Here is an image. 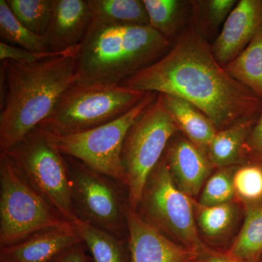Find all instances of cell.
<instances>
[{"label": "cell", "mask_w": 262, "mask_h": 262, "mask_svg": "<svg viewBox=\"0 0 262 262\" xmlns=\"http://www.w3.org/2000/svg\"><path fill=\"white\" fill-rule=\"evenodd\" d=\"M121 85L182 98L199 108L218 130L257 118L262 112L261 98L220 64L194 20L165 56Z\"/></svg>", "instance_id": "6da1fadb"}, {"label": "cell", "mask_w": 262, "mask_h": 262, "mask_svg": "<svg viewBox=\"0 0 262 262\" xmlns=\"http://www.w3.org/2000/svg\"><path fill=\"white\" fill-rule=\"evenodd\" d=\"M79 47L32 63L1 61L0 151H8L39 126L75 83Z\"/></svg>", "instance_id": "7a4b0ae2"}, {"label": "cell", "mask_w": 262, "mask_h": 262, "mask_svg": "<svg viewBox=\"0 0 262 262\" xmlns=\"http://www.w3.org/2000/svg\"><path fill=\"white\" fill-rule=\"evenodd\" d=\"M171 41L149 25H117L92 20L80 44L75 83L118 85L158 61Z\"/></svg>", "instance_id": "3957f363"}, {"label": "cell", "mask_w": 262, "mask_h": 262, "mask_svg": "<svg viewBox=\"0 0 262 262\" xmlns=\"http://www.w3.org/2000/svg\"><path fill=\"white\" fill-rule=\"evenodd\" d=\"M74 225L29 184L8 153H0V248L33 234Z\"/></svg>", "instance_id": "277c9868"}, {"label": "cell", "mask_w": 262, "mask_h": 262, "mask_svg": "<svg viewBox=\"0 0 262 262\" xmlns=\"http://www.w3.org/2000/svg\"><path fill=\"white\" fill-rule=\"evenodd\" d=\"M145 94L121 84L75 83L62 95L51 115L39 127L56 136L91 130L125 115Z\"/></svg>", "instance_id": "5b68a950"}, {"label": "cell", "mask_w": 262, "mask_h": 262, "mask_svg": "<svg viewBox=\"0 0 262 262\" xmlns=\"http://www.w3.org/2000/svg\"><path fill=\"white\" fill-rule=\"evenodd\" d=\"M179 131L160 94L129 129L122 146V162L126 177L127 203L132 209H137L148 177Z\"/></svg>", "instance_id": "8992f818"}, {"label": "cell", "mask_w": 262, "mask_h": 262, "mask_svg": "<svg viewBox=\"0 0 262 262\" xmlns=\"http://www.w3.org/2000/svg\"><path fill=\"white\" fill-rule=\"evenodd\" d=\"M194 201L177 187L163 157L146 180L136 211L170 239L200 253L208 246L196 229Z\"/></svg>", "instance_id": "52a82bcc"}, {"label": "cell", "mask_w": 262, "mask_h": 262, "mask_svg": "<svg viewBox=\"0 0 262 262\" xmlns=\"http://www.w3.org/2000/svg\"><path fill=\"white\" fill-rule=\"evenodd\" d=\"M158 95V93H146L140 102L125 115L101 126L71 135L56 136L48 133V136L65 156L82 162L126 187V177L122 162L125 136L133 124Z\"/></svg>", "instance_id": "ba28073f"}, {"label": "cell", "mask_w": 262, "mask_h": 262, "mask_svg": "<svg viewBox=\"0 0 262 262\" xmlns=\"http://www.w3.org/2000/svg\"><path fill=\"white\" fill-rule=\"evenodd\" d=\"M5 152L32 187L72 224L76 215L67 162L48 133L38 126Z\"/></svg>", "instance_id": "9c48e42d"}, {"label": "cell", "mask_w": 262, "mask_h": 262, "mask_svg": "<svg viewBox=\"0 0 262 262\" xmlns=\"http://www.w3.org/2000/svg\"><path fill=\"white\" fill-rule=\"evenodd\" d=\"M65 158L76 216L125 239L128 203L124 201L119 187L122 185L75 158Z\"/></svg>", "instance_id": "30bf717a"}, {"label": "cell", "mask_w": 262, "mask_h": 262, "mask_svg": "<svg viewBox=\"0 0 262 262\" xmlns=\"http://www.w3.org/2000/svg\"><path fill=\"white\" fill-rule=\"evenodd\" d=\"M126 220L130 262H193L199 254L165 235L128 205Z\"/></svg>", "instance_id": "8fae6325"}, {"label": "cell", "mask_w": 262, "mask_h": 262, "mask_svg": "<svg viewBox=\"0 0 262 262\" xmlns=\"http://www.w3.org/2000/svg\"><path fill=\"white\" fill-rule=\"evenodd\" d=\"M163 157L177 187L195 200L215 169L206 153L179 131L169 141Z\"/></svg>", "instance_id": "7c38bea8"}, {"label": "cell", "mask_w": 262, "mask_h": 262, "mask_svg": "<svg viewBox=\"0 0 262 262\" xmlns=\"http://www.w3.org/2000/svg\"><path fill=\"white\" fill-rule=\"evenodd\" d=\"M261 29L262 0L238 2L211 46L216 61L225 67L247 47Z\"/></svg>", "instance_id": "4fadbf2b"}, {"label": "cell", "mask_w": 262, "mask_h": 262, "mask_svg": "<svg viewBox=\"0 0 262 262\" xmlns=\"http://www.w3.org/2000/svg\"><path fill=\"white\" fill-rule=\"evenodd\" d=\"M93 15L88 1L53 0L49 26L44 34L51 53H61L83 40Z\"/></svg>", "instance_id": "5bb4252c"}, {"label": "cell", "mask_w": 262, "mask_h": 262, "mask_svg": "<svg viewBox=\"0 0 262 262\" xmlns=\"http://www.w3.org/2000/svg\"><path fill=\"white\" fill-rule=\"evenodd\" d=\"M81 243L75 227L42 231L0 248V262H53L66 250Z\"/></svg>", "instance_id": "9a60e30c"}, {"label": "cell", "mask_w": 262, "mask_h": 262, "mask_svg": "<svg viewBox=\"0 0 262 262\" xmlns=\"http://www.w3.org/2000/svg\"><path fill=\"white\" fill-rule=\"evenodd\" d=\"M244 215V206L237 200L209 206H202L194 201L198 233L203 242L211 248L230 239Z\"/></svg>", "instance_id": "2e32d148"}, {"label": "cell", "mask_w": 262, "mask_h": 262, "mask_svg": "<svg viewBox=\"0 0 262 262\" xmlns=\"http://www.w3.org/2000/svg\"><path fill=\"white\" fill-rule=\"evenodd\" d=\"M163 95L179 132L207 155L208 146L218 131L213 122L192 103L176 96Z\"/></svg>", "instance_id": "e0dca14e"}, {"label": "cell", "mask_w": 262, "mask_h": 262, "mask_svg": "<svg viewBox=\"0 0 262 262\" xmlns=\"http://www.w3.org/2000/svg\"><path fill=\"white\" fill-rule=\"evenodd\" d=\"M257 119L241 120L217 131L207 151V156L215 169L246 163L245 144Z\"/></svg>", "instance_id": "ac0fdd59"}, {"label": "cell", "mask_w": 262, "mask_h": 262, "mask_svg": "<svg viewBox=\"0 0 262 262\" xmlns=\"http://www.w3.org/2000/svg\"><path fill=\"white\" fill-rule=\"evenodd\" d=\"M244 220L227 252L246 262H261L262 200L243 205Z\"/></svg>", "instance_id": "d6986e66"}, {"label": "cell", "mask_w": 262, "mask_h": 262, "mask_svg": "<svg viewBox=\"0 0 262 262\" xmlns=\"http://www.w3.org/2000/svg\"><path fill=\"white\" fill-rule=\"evenodd\" d=\"M76 231L89 250L94 262H126L125 239L95 227L76 216L72 221Z\"/></svg>", "instance_id": "ffe728a7"}, {"label": "cell", "mask_w": 262, "mask_h": 262, "mask_svg": "<svg viewBox=\"0 0 262 262\" xmlns=\"http://www.w3.org/2000/svg\"><path fill=\"white\" fill-rule=\"evenodd\" d=\"M93 20L117 25H149L143 0H87Z\"/></svg>", "instance_id": "44dd1931"}, {"label": "cell", "mask_w": 262, "mask_h": 262, "mask_svg": "<svg viewBox=\"0 0 262 262\" xmlns=\"http://www.w3.org/2000/svg\"><path fill=\"white\" fill-rule=\"evenodd\" d=\"M225 69L262 100V29Z\"/></svg>", "instance_id": "7402d4cb"}, {"label": "cell", "mask_w": 262, "mask_h": 262, "mask_svg": "<svg viewBox=\"0 0 262 262\" xmlns=\"http://www.w3.org/2000/svg\"><path fill=\"white\" fill-rule=\"evenodd\" d=\"M0 37L3 42L36 53H51L44 36L31 32L12 13L6 0L0 1Z\"/></svg>", "instance_id": "603a6c76"}, {"label": "cell", "mask_w": 262, "mask_h": 262, "mask_svg": "<svg viewBox=\"0 0 262 262\" xmlns=\"http://www.w3.org/2000/svg\"><path fill=\"white\" fill-rule=\"evenodd\" d=\"M143 3L150 27L171 41L182 21L184 3L178 0H143Z\"/></svg>", "instance_id": "cb8c5ba5"}, {"label": "cell", "mask_w": 262, "mask_h": 262, "mask_svg": "<svg viewBox=\"0 0 262 262\" xmlns=\"http://www.w3.org/2000/svg\"><path fill=\"white\" fill-rule=\"evenodd\" d=\"M12 13L31 32L44 36L51 21L53 0H6Z\"/></svg>", "instance_id": "d4e9b609"}, {"label": "cell", "mask_w": 262, "mask_h": 262, "mask_svg": "<svg viewBox=\"0 0 262 262\" xmlns=\"http://www.w3.org/2000/svg\"><path fill=\"white\" fill-rule=\"evenodd\" d=\"M237 166L216 168L207 180L196 201L202 206H209L234 201L233 176Z\"/></svg>", "instance_id": "484cf974"}, {"label": "cell", "mask_w": 262, "mask_h": 262, "mask_svg": "<svg viewBox=\"0 0 262 262\" xmlns=\"http://www.w3.org/2000/svg\"><path fill=\"white\" fill-rule=\"evenodd\" d=\"M235 200L242 205L262 200V165L247 163L238 165L233 176Z\"/></svg>", "instance_id": "4316f807"}, {"label": "cell", "mask_w": 262, "mask_h": 262, "mask_svg": "<svg viewBox=\"0 0 262 262\" xmlns=\"http://www.w3.org/2000/svg\"><path fill=\"white\" fill-rule=\"evenodd\" d=\"M196 13H202L204 23L212 30L218 29L225 23L230 14L237 1L235 0H208V1L191 2Z\"/></svg>", "instance_id": "83f0119b"}, {"label": "cell", "mask_w": 262, "mask_h": 262, "mask_svg": "<svg viewBox=\"0 0 262 262\" xmlns=\"http://www.w3.org/2000/svg\"><path fill=\"white\" fill-rule=\"evenodd\" d=\"M58 53H40L24 49L1 41L0 42V60H10L18 63H32L53 56Z\"/></svg>", "instance_id": "f1b7e54d"}, {"label": "cell", "mask_w": 262, "mask_h": 262, "mask_svg": "<svg viewBox=\"0 0 262 262\" xmlns=\"http://www.w3.org/2000/svg\"><path fill=\"white\" fill-rule=\"evenodd\" d=\"M246 163L262 165V112L255 122L244 146Z\"/></svg>", "instance_id": "f546056e"}, {"label": "cell", "mask_w": 262, "mask_h": 262, "mask_svg": "<svg viewBox=\"0 0 262 262\" xmlns=\"http://www.w3.org/2000/svg\"><path fill=\"white\" fill-rule=\"evenodd\" d=\"M193 262H246L234 257L227 250L217 249L209 247L198 254Z\"/></svg>", "instance_id": "4dcf8cb0"}, {"label": "cell", "mask_w": 262, "mask_h": 262, "mask_svg": "<svg viewBox=\"0 0 262 262\" xmlns=\"http://www.w3.org/2000/svg\"><path fill=\"white\" fill-rule=\"evenodd\" d=\"M53 262H89L84 253L83 244L75 245L63 251Z\"/></svg>", "instance_id": "1f68e13d"}, {"label": "cell", "mask_w": 262, "mask_h": 262, "mask_svg": "<svg viewBox=\"0 0 262 262\" xmlns=\"http://www.w3.org/2000/svg\"><path fill=\"white\" fill-rule=\"evenodd\" d=\"M261 262H262V259H261Z\"/></svg>", "instance_id": "d6a6232c"}]
</instances>
